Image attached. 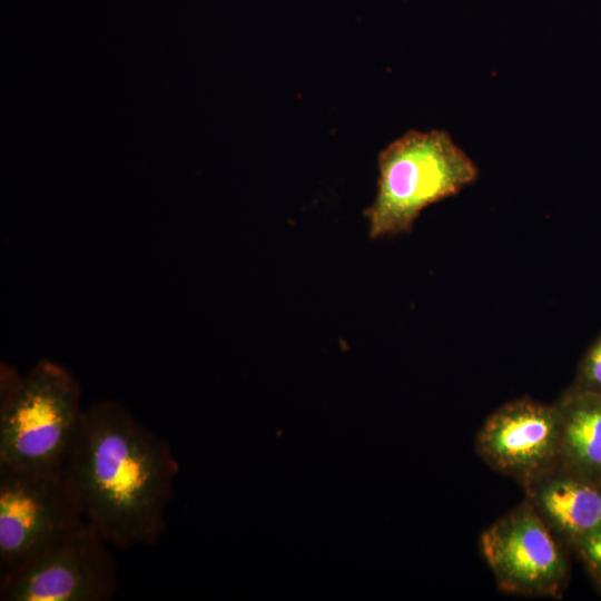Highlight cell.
Here are the masks:
<instances>
[{"label":"cell","mask_w":601,"mask_h":601,"mask_svg":"<svg viewBox=\"0 0 601 601\" xmlns=\"http://www.w3.org/2000/svg\"><path fill=\"white\" fill-rule=\"evenodd\" d=\"M178 472L169 443L111 400L85 410L63 466L83 519L122 550L159 542Z\"/></svg>","instance_id":"obj_1"},{"label":"cell","mask_w":601,"mask_h":601,"mask_svg":"<svg viewBox=\"0 0 601 601\" xmlns=\"http://www.w3.org/2000/svg\"><path fill=\"white\" fill-rule=\"evenodd\" d=\"M81 386L63 365L38 361L24 375L8 364L0 373V465L62 471L85 410Z\"/></svg>","instance_id":"obj_2"},{"label":"cell","mask_w":601,"mask_h":601,"mask_svg":"<svg viewBox=\"0 0 601 601\" xmlns=\"http://www.w3.org/2000/svg\"><path fill=\"white\" fill-rule=\"evenodd\" d=\"M565 548L525 499L480 538L499 589L530 598L562 597L569 580Z\"/></svg>","instance_id":"obj_6"},{"label":"cell","mask_w":601,"mask_h":601,"mask_svg":"<svg viewBox=\"0 0 601 601\" xmlns=\"http://www.w3.org/2000/svg\"><path fill=\"white\" fill-rule=\"evenodd\" d=\"M525 500L566 548L601 528V481L558 462L523 486Z\"/></svg>","instance_id":"obj_8"},{"label":"cell","mask_w":601,"mask_h":601,"mask_svg":"<svg viewBox=\"0 0 601 601\" xmlns=\"http://www.w3.org/2000/svg\"><path fill=\"white\" fill-rule=\"evenodd\" d=\"M572 549L601 589V528L582 539Z\"/></svg>","instance_id":"obj_11"},{"label":"cell","mask_w":601,"mask_h":601,"mask_svg":"<svg viewBox=\"0 0 601 601\" xmlns=\"http://www.w3.org/2000/svg\"><path fill=\"white\" fill-rule=\"evenodd\" d=\"M85 521L63 470L39 472L0 465L1 574Z\"/></svg>","instance_id":"obj_5"},{"label":"cell","mask_w":601,"mask_h":601,"mask_svg":"<svg viewBox=\"0 0 601 601\" xmlns=\"http://www.w3.org/2000/svg\"><path fill=\"white\" fill-rule=\"evenodd\" d=\"M87 521L20 565L2 573L1 601H109L117 563Z\"/></svg>","instance_id":"obj_4"},{"label":"cell","mask_w":601,"mask_h":601,"mask_svg":"<svg viewBox=\"0 0 601 601\" xmlns=\"http://www.w3.org/2000/svg\"><path fill=\"white\" fill-rule=\"evenodd\" d=\"M376 196L364 210L372 239L408 234L421 213L453 197L479 177V168L446 130L411 129L377 156Z\"/></svg>","instance_id":"obj_3"},{"label":"cell","mask_w":601,"mask_h":601,"mask_svg":"<svg viewBox=\"0 0 601 601\" xmlns=\"http://www.w3.org/2000/svg\"><path fill=\"white\" fill-rule=\"evenodd\" d=\"M475 451L492 470L523 487L559 462L554 403L530 397L504 403L480 427Z\"/></svg>","instance_id":"obj_7"},{"label":"cell","mask_w":601,"mask_h":601,"mask_svg":"<svg viewBox=\"0 0 601 601\" xmlns=\"http://www.w3.org/2000/svg\"><path fill=\"white\" fill-rule=\"evenodd\" d=\"M554 405L559 462L601 481V394L570 386Z\"/></svg>","instance_id":"obj_9"},{"label":"cell","mask_w":601,"mask_h":601,"mask_svg":"<svg viewBox=\"0 0 601 601\" xmlns=\"http://www.w3.org/2000/svg\"><path fill=\"white\" fill-rule=\"evenodd\" d=\"M571 387L601 394V334L583 355Z\"/></svg>","instance_id":"obj_10"}]
</instances>
